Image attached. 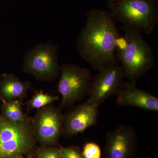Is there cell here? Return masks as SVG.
Wrapping results in <instances>:
<instances>
[{"label":"cell","instance_id":"cell-7","mask_svg":"<svg viewBox=\"0 0 158 158\" xmlns=\"http://www.w3.org/2000/svg\"><path fill=\"white\" fill-rule=\"evenodd\" d=\"M98 71L91 80L88 94L89 98L87 101L97 106L107 98L117 94L125 77L121 65L118 63Z\"/></svg>","mask_w":158,"mask_h":158},{"label":"cell","instance_id":"cell-14","mask_svg":"<svg viewBox=\"0 0 158 158\" xmlns=\"http://www.w3.org/2000/svg\"><path fill=\"white\" fill-rule=\"evenodd\" d=\"M59 99L58 96L49 95L40 91L34 94L29 102V106L32 109H41Z\"/></svg>","mask_w":158,"mask_h":158},{"label":"cell","instance_id":"cell-10","mask_svg":"<svg viewBox=\"0 0 158 158\" xmlns=\"http://www.w3.org/2000/svg\"><path fill=\"white\" fill-rule=\"evenodd\" d=\"M98 107L86 102L63 116L62 133L73 136L93 126L97 120Z\"/></svg>","mask_w":158,"mask_h":158},{"label":"cell","instance_id":"cell-17","mask_svg":"<svg viewBox=\"0 0 158 158\" xmlns=\"http://www.w3.org/2000/svg\"><path fill=\"white\" fill-rule=\"evenodd\" d=\"M38 158H61V150L58 148H46L40 151Z\"/></svg>","mask_w":158,"mask_h":158},{"label":"cell","instance_id":"cell-21","mask_svg":"<svg viewBox=\"0 0 158 158\" xmlns=\"http://www.w3.org/2000/svg\"><path fill=\"white\" fill-rule=\"evenodd\" d=\"M108 1H110V0H108Z\"/></svg>","mask_w":158,"mask_h":158},{"label":"cell","instance_id":"cell-8","mask_svg":"<svg viewBox=\"0 0 158 158\" xmlns=\"http://www.w3.org/2000/svg\"><path fill=\"white\" fill-rule=\"evenodd\" d=\"M63 121V115L55 107L40 109L32 123L36 138L44 144L55 143L62 134Z\"/></svg>","mask_w":158,"mask_h":158},{"label":"cell","instance_id":"cell-2","mask_svg":"<svg viewBox=\"0 0 158 158\" xmlns=\"http://www.w3.org/2000/svg\"><path fill=\"white\" fill-rule=\"evenodd\" d=\"M122 30L127 45L122 50L116 52V58L121 62L124 77L136 84L155 65L152 49L140 32L123 27Z\"/></svg>","mask_w":158,"mask_h":158},{"label":"cell","instance_id":"cell-18","mask_svg":"<svg viewBox=\"0 0 158 158\" xmlns=\"http://www.w3.org/2000/svg\"><path fill=\"white\" fill-rule=\"evenodd\" d=\"M9 158H22L20 156H15Z\"/></svg>","mask_w":158,"mask_h":158},{"label":"cell","instance_id":"cell-22","mask_svg":"<svg viewBox=\"0 0 158 158\" xmlns=\"http://www.w3.org/2000/svg\"></svg>","mask_w":158,"mask_h":158},{"label":"cell","instance_id":"cell-4","mask_svg":"<svg viewBox=\"0 0 158 158\" xmlns=\"http://www.w3.org/2000/svg\"><path fill=\"white\" fill-rule=\"evenodd\" d=\"M35 137L29 119L21 122L7 120L0 114V158H9L29 152Z\"/></svg>","mask_w":158,"mask_h":158},{"label":"cell","instance_id":"cell-13","mask_svg":"<svg viewBox=\"0 0 158 158\" xmlns=\"http://www.w3.org/2000/svg\"><path fill=\"white\" fill-rule=\"evenodd\" d=\"M2 106V114L4 118L11 122L23 121L28 119L22 109L19 100L3 102Z\"/></svg>","mask_w":158,"mask_h":158},{"label":"cell","instance_id":"cell-6","mask_svg":"<svg viewBox=\"0 0 158 158\" xmlns=\"http://www.w3.org/2000/svg\"><path fill=\"white\" fill-rule=\"evenodd\" d=\"M61 77L58 92L62 96L61 109L67 107L88 94L92 73L88 69L71 64L60 67Z\"/></svg>","mask_w":158,"mask_h":158},{"label":"cell","instance_id":"cell-16","mask_svg":"<svg viewBox=\"0 0 158 158\" xmlns=\"http://www.w3.org/2000/svg\"><path fill=\"white\" fill-rule=\"evenodd\" d=\"M61 158H84L82 152L75 147H62Z\"/></svg>","mask_w":158,"mask_h":158},{"label":"cell","instance_id":"cell-20","mask_svg":"<svg viewBox=\"0 0 158 158\" xmlns=\"http://www.w3.org/2000/svg\"><path fill=\"white\" fill-rule=\"evenodd\" d=\"M155 1H158V0H155Z\"/></svg>","mask_w":158,"mask_h":158},{"label":"cell","instance_id":"cell-3","mask_svg":"<svg viewBox=\"0 0 158 158\" xmlns=\"http://www.w3.org/2000/svg\"><path fill=\"white\" fill-rule=\"evenodd\" d=\"M158 1L110 0V13L122 27L151 34L158 22Z\"/></svg>","mask_w":158,"mask_h":158},{"label":"cell","instance_id":"cell-5","mask_svg":"<svg viewBox=\"0 0 158 158\" xmlns=\"http://www.w3.org/2000/svg\"><path fill=\"white\" fill-rule=\"evenodd\" d=\"M22 69L38 80L52 81L59 75L60 67L58 48L50 42L37 44L26 52Z\"/></svg>","mask_w":158,"mask_h":158},{"label":"cell","instance_id":"cell-19","mask_svg":"<svg viewBox=\"0 0 158 158\" xmlns=\"http://www.w3.org/2000/svg\"><path fill=\"white\" fill-rule=\"evenodd\" d=\"M0 82H1V81H0ZM0 99H1V100L2 101H3V102H5V101H4V100H3V99H2V98H1V97H0Z\"/></svg>","mask_w":158,"mask_h":158},{"label":"cell","instance_id":"cell-12","mask_svg":"<svg viewBox=\"0 0 158 158\" xmlns=\"http://www.w3.org/2000/svg\"><path fill=\"white\" fill-rule=\"evenodd\" d=\"M31 83L22 81L13 74H4L0 82V95L6 101L22 98L27 95Z\"/></svg>","mask_w":158,"mask_h":158},{"label":"cell","instance_id":"cell-11","mask_svg":"<svg viewBox=\"0 0 158 158\" xmlns=\"http://www.w3.org/2000/svg\"><path fill=\"white\" fill-rule=\"evenodd\" d=\"M116 102L121 106H134L147 111H158V98L131 82H123L116 94Z\"/></svg>","mask_w":158,"mask_h":158},{"label":"cell","instance_id":"cell-1","mask_svg":"<svg viewBox=\"0 0 158 158\" xmlns=\"http://www.w3.org/2000/svg\"><path fill=\"white\" fill-rule=\"evenodd\" d=\"M119 34L110 12L91 9L78 36L79 53L92 68L98 71L118 63L116 43Z\"/></svg>","mask_w":158,"mask_h":158},{"label":"cell","instance_id":"cell-9","mask_svg":"<svg viewBox=\"0 0 158 158\" xmlns=\"http://www.w3.org/2000/svg\"><path fill=\"white\" fill-rule=\"evenodd\" d=\"M137 136L132 127L120 126L108 133L105 147L106 158H132Z\"/></svg>","mask_w":158,"mask_h":158},{"label":"cell","instance_id":"cell-15","mask_svg":"<svg viewBox=\"0 0 158 158\" xmlns=\"http://www.w3.org/2000/svg\"><path fill=\"white\" fill-rule=\"evenodd\" d=\"M84 158H101V150L99 146L94 142L86 143L82 152Z\"/></svg>","mask_w":158,"mask_h":158}]
</instances>
